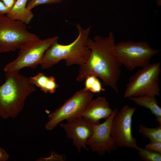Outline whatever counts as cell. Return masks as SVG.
Listing matches in <instances>:
<instances>
[{
	"label": "cell",
	"instance_id": "6da1fadb",
	"mask_svg": "<svg viewBox=\"0 0 161 161\" xmlns=\"http://www.w3.org/2000/svg\"><path fill=\"white\" fill-rule=\"evenodd\" d=\"M115 37L112 32L108 36L89 38L87 46L90 53L87 61L80 66L76 80L81 82L87 76L93 75L100 78L104 86L117 93V83L121 74L122 65L114 53Z\"/></svg>",
	"mask_w": 161,
	"mask_h": 161
},
{
	"label": "cell",
	"instance_id": "7a4b0ae2",
	"mask_svg": "<svg viewBox=\"0 0 161 161\" xmlns=\"http://www.w3.org/2000/svg\"><path fill=\"white\" fill-rule=\"evenodd\" d=\"M5 81L0 86V117L14 119L23 110L24 103L36 90L29 78L19 72H6Z\"/></svg>",
	"mask_w": 161,
	"mask_h": 161
},
{
	"label": "cell",
	"instance_id": "3957f363",
	"mask_svg": "<svg viewBox=\"0 0 161 161\" xmlns=\"http://www.w3.org/2000/svg\"><path fill=\"white\" fill-rule=\"evenodd\" d=\"M76 26L79 33L74 41L63 45L56 41L46 50L39 64L42 69L51 67L63 60L67 66H80L87 61L91 52L87 43L91 27L83 29L79 24Z\"/></svg>",
	"mask_w": 161,
	"mask_h": 161
},
{
	"label": "cell",
	"instance_id": "277c9868",
	"mask_svg": "<svg viewBox=\"0 0 161 161\" xmlns=\"http://www.w3.org/2000/svg\"><path fill=\"white\" fill-rule=\"evenodd\" d=\"M114 52L121 65L132 71L149 64L151 59L160 50L153 48L145 41L130 40L115 44Z\"/></svg>",
	"mask_w": 161,
	"mask_h": 161
},
{
	"label": "cell",
	"instance_id": "5b68a950",
	"mask_svg": "<svg viewBox=\"0 0 161 161\" xmlns=\"http://www.w3.org/2000/svg\"><path fill=\"white\" fill-rule=\"evenodd\" d=\"M161 71L159 62L150 64L142 68L129 78L124 97L129 98L143 95H159V78Z\"/></svg>",
	"mask_w": 161,
	"mask_h": 161
},
{
	"label": "cell",
	"instance_id": "8992f818",
	"mask_svg": "<svg viewBox=\"0 0 161 161\" xmlns=\"http://www.w3.org/2000/svg\"><path fill=\"white\" fill-rule=\"evenodd\" d=\"M39 37L29 32L26 24L0 15V53L14 52Z\"/></svg>",
	"mask_w": 161,
	"mask_h": 161
},
{
	"label": "cell",
	"instance_id": "52a82bcc",
	"mask_svg": "<svg viewBox=\"0 0 161 161\" xmlns=\"http://www.w3.org/2000/svg\"><path fill=\"white\" fill-rule=\"evenodd\" d=\"M93 96L92 93L83 89L76 92L62 105L48 114L49 120L45 124V129L51 130L64 120L70 122L82 117Z\"/></svg>",
	"mask_w": 161,
	"mask_h": 161
},
{
	"label": "cell",
	"instance_id": "ba28073f",
	"mask_svg": "<svg viewBox=\"0 0 161 161\" xmlns=\"http://www.w3.org/2000/svg\"><path fill=\"white\" fill-rule=\"evenodd\" d=\"M58 38V36L44 39L39 38L24 44L19 49L17 57L5 65L4 72H19L20 69L26 67L35 69L39 65L46 50Z\"/></svg>",
	"mask_w": 161,
	"mask_h": 161
},
{
	"label": "cell",
	"instance_id": "9c48e42d",
	"mask_svg": "<svg viewBox=\"0 0 161 161\" xmlns=\"http://www.w3.org/2000/svg\"><path fill=\"white\" fill-rule=\"evenodd\" d=\"M136 109L127 105L124 106L112 121L110 135L117 146L137 150L139 148L132 134V118Z\"/></svg>",
	"mask_w": 161,
	"mask_h": 161
},
{
	"label": "cell",
	"instance_id": "30bf717a",
	"mask_svg": "<svg viewBox=\"0 0 161 161\" xmlns=\"http://www.w3.org/2000/svg\"><path fill=\"white\" fill-rule=\"evenodd\" d=\"M117 107L112 114L102 123L93 125V132L86 142L92 151L96 152L100 156L106 153H111L117 146L114 140L111 137L110 131L112 121L118 112Z\"/></svg>",
	"mask_w": 161,
	"mask_h": 161
},
{
	"label": "cell",
	"instance_id": "8fae6325",
	"mask_svg": "<svg viewBox=\"0 0 161 161\" xmlns=\"http://www.w3.org/2000/svg\"><path fill=\"white\" fill-rule=\"evenodd\" d=\"M68 139H71L72 144L79 153L81 148L89 150L86 145L87 140L93 132V125L82 117L78 118L66 123H61Z\"/></svg>",
	"mask_w": 161,
	"mask_h": 161
},
{
	"label": "cell",
	"instance_id": "7c38bea8",
	"mask_svg": "<svg viewBox=\"0 0 161 161\" xmlns=\"http://www.w3.org/2000/svg\"><path fill=\"white\" fill-rule=\"evenodd\" d=\"M113 112L106 98L98 97L91 100L85 109L82 117L92 125H97L100 123V119L108 118Z\"/></svg>",
	"mask_w": 161,
	"mask_h": 161
},
{
	"label": "cell",
	"instance_id": "4fadbf2b",
	"mask_svg": "<svg viewBox=\"0 0 161 161\" xmlns=\"http://www.w3.org/2000/svg\"><path fill=\"white\" fill-rule=\"evenodd\" d=\"M28 0H17L6 16L12 19L20 21L26 24L30 23L34 17L31 10L26 5Z\"/></svg>",
	"mask_w": 161,
	"mask_h": 161
},
{
	"label": "cell",
	"instance_id": "5bb4252c",
	"mask_svg": "<svg viewBox=\"0 0 161 161\" xmlns=\"http://www.w3.org/2000/svg\"><path fill=\"white\" fill-rule=\"evenodd\" d=\"M138 106L149 109L161 125V108L158 105L156 96L143 95L129 98Z\"/></svg>",
	"mask_w": 161,
	"mask_h": 161
},
{
	"label": "cell",
	"instance_id": "9a60e30c",
	"mask_svg": "<svg viewBox=\"0 0 161 161\" xmlns=\"http://www.w3.org/2000/svg\"><path fill=\"white\" fill-rule=\"evenodd\" d=\"M29 78L32 84L45 93H53L59 86L53 76L48 77L43 73H39Z\"/></svg>",
	"mask_w": 161,
	"mask_h": 161
},
{
	"label": "cell",
	"instance_id": "2e32d148",
	"mask_svg": "<svg viewBox=\"0 0 161 161\" xmlns=\"http://www.w3.org/2000/svg\"><path fill=\"white\" fill-rule=\"evenodd\" d=\"M138 131L143 137L148 138L150 142H161V124L153 128H148L140 125Z\"/></svg>",
	"mask_w": 161,
	"mask_h": 161
},
{
	"label": "cell",
	"instance_id": "e0dca14e",
	"mask_svg": "<svg viewBox=\"0 0 161 161\" xmlns=\"http://www.w3.org/2000/svg\"><path fill=\"white\" fill-rule=\"evenodd\" d=\"M84 80L85 87L83 89L85 90L92 93H99L105 91L98 78L96 76L89 75L86 76Z\"/></svg>",
	"mask_w": 161,
	"mask_h": 161
},
{
	"label": "cell",
	"instance_id": "ac0fdd59",
	"mask_svg": "<svg viewBox=\"0 0 161 161\" xmlns=\"http://www.w3.org/2000/svg\"><path fill=\"white\" fill-rule=\"evenodd\" d=\"M140 158L145 161H161V154L146 148L139 147L137 149Z\"/></svg>",
	"mask_w": 161,
	"mask_h": 161
},
{
	"label": "cell",
	"instance_id": "d6986e66",
	"mask_svg": "<svg viewBox=\"0 0 161 161\" xmlns=\"http://www.w3.org/2000/svg\"><path fill=\"white\" fill-rule=\"evenodd\" d=\"M64 0H28L27 5V8L31 10L34 7L43 4H59Z\"/></svg>",
	"mask_w": 161,
	"mask_h": 161
},
{
	"label": "cell",
	"instance_id": "ffe728a7",
	"mask_svg": "<svg viewBox=\"0 0 161 161\" xmlns=\"http://www.w3.org/2000/svg\"><path fill=\"white\" fill-rule=\"evenodd\" d=\"M146 148L161 154V142H150L145 146Z\"/></svg>",
	"mask_w": 161,
	"mask_h": 161
},
{
	"label": "cell",
	"instance_id": "44dd1931",
	"mask_svg": "<svg viewBox=\"0 0 161 161\" xmlns=\"http://www.w3.org/2000/svg\"><path fill=\"white\" fill-rule=\"evenodd\" d=\"M65 158L63 155H58L55 152H52L51 156L48 158L41 157L38 159L37 161H64Z\"/></svg>",
	"mask_w": 161,
	"mask_h": 161
},
{
	"label": "cell",
	"instance_id": "7402d4cb",
	"mask_svg": "<svg viewBox=\"0 0 161 161\" xmlns=\"http://www.w3.org/2000/svg\"><path fill=\"white\" fill-rule=\"evenodd\" d=\"M9 155L3 149L0 147V161H6L9 158Z\"/></svg>",
	"mask_w": 161,
	"mask_h": 161
},
{
	"label": "cell",
	"instance_id": "603a6c76",
	"mask_svg": "<svg viewBox=\"0 0 161 161\" xmlns=\"http://www.w3.org/2000/svg\"><path fill=\"white\" fill-rule=\"evenodd\" d=\"M9 10L3 2L0 0V15H4L8 13Z\"/></svg>",
	"mask_w": 161,
	"mask_h": 161
},
{
	"label": "cell",
	"instance_id": "cb8c5ba5",
	"mask_svg": "<svg viewBox=\"0 0 161 161\" xmlns=\"http://www.w3.org/2000/svg\"><path fill=\"white\" fill-rule=\"evenodd\" d=\"M10 10L17 0H0Z\"/></svg>",
	"mask_w": 161,
	"mask_h": 161
},
{
	"label": "cell",
	"instance_id": "d4e9b609",
	"mask_svg": "<svg viewBox=\"0 0 161 161\" xmlns=\"http://www.w3.org/2000/svg\"><path fill=\"white\" fill-rule=\"evenodd\" d=\"M157 5L158 6H160L161 4V0H157Z\"/></svg>",
	"mask_w": 161,
	"mask_h": 161
}]
</instances>
